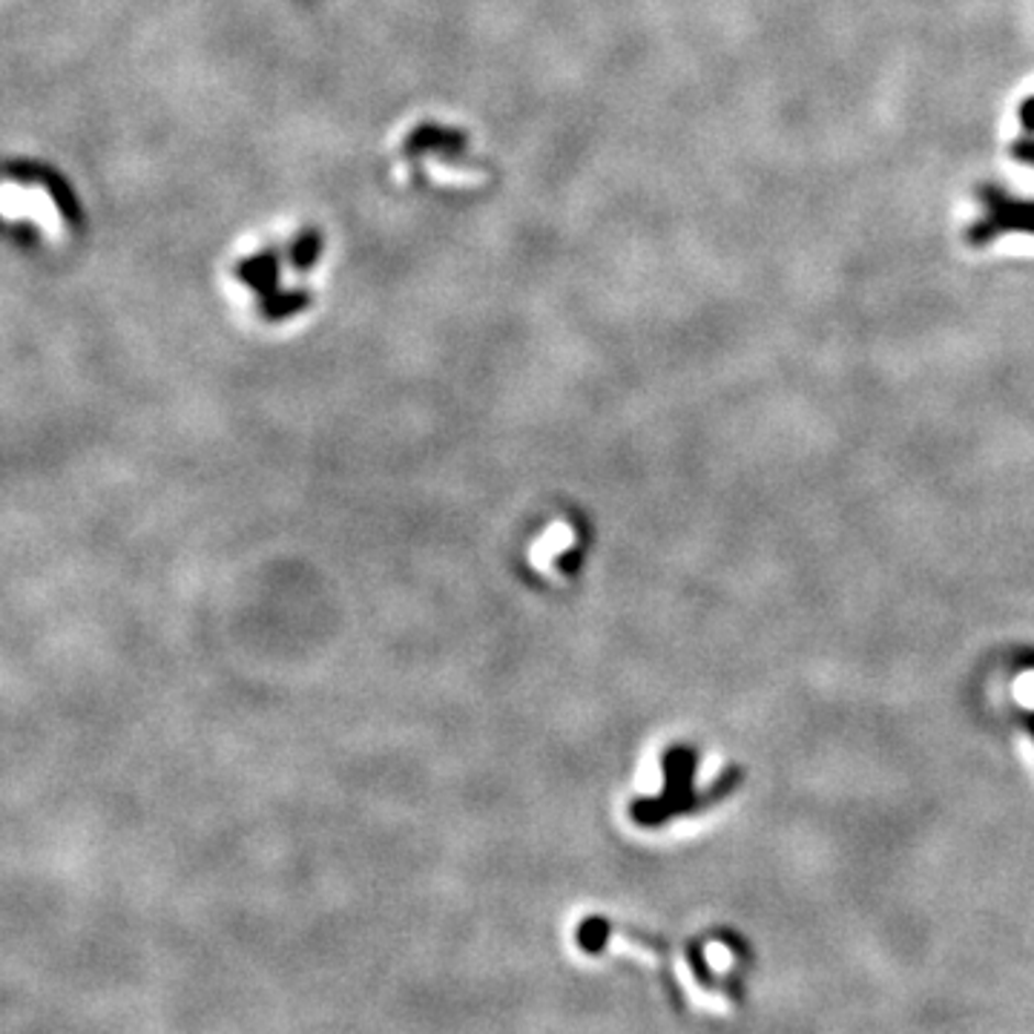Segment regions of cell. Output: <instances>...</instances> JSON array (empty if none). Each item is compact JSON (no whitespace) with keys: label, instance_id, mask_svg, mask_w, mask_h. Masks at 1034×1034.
<instances>
[{"label":"cell","instance_id":"cell-1","mask_svg":"<svg viewBox=\"0 0 1034 1034\" xmlns=\"http://www.w3.org/2000/svg\"><path fill=\"white\" fill-rule=\"evenodd\" d=\"M331 259V236L311 219H279L262 224L227 247L222 276L233 297H242L256 320L302 316L316 302Z\"/></svg>","mask_w":1034,"mask_h":1034},{"label":"cell","instance_id":"cell-2","mask_svg":"<svg viewBox=\"0 0 1034 1034\" xmlns=\"http://www.w3.org/2000/svg\"><path fill=\"white\" fill-rule=\"evenodd\" d=\"M386 164L391 181L411 193L475 196L498 176L483 135L446 110H418L397 121L386 138Z\"/></svg>","mask_w":1034,"mask_h":1034},{"label":"cell","instance_id":"cell-3","mask_svg":"<svg viewBox=\"0 0 1034 1034\" xmlns=\"http://www.w3.org/2000/svg\"><path fill=\"white\" fill-rule=\"evenodd\" d=\"M1018 667L1034 672V649H1020V653H1018Z\"/></svg>","mask_w":1034,"mask_h":1034},{"label":"cell","instance_id":"cell-4","mask_svg":"<svg viewBox=\"0 0 1034 1034\" xmlns=\"http://www.w3.org/2000/svg\"><path fill=\"white\" fill-rule=\"evenodd\" d=\"M1023 724H1026V730L1034 736V710H1029V713H1023Z\"/></svg>","mask_w":1034,"mask_h":1034}]
</instances>
